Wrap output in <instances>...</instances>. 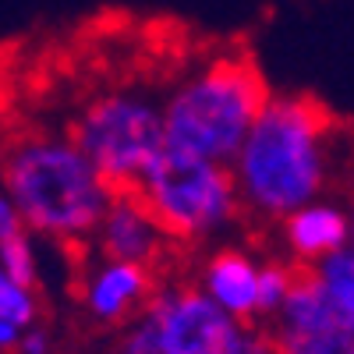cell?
Here are the masks:
<instances>
[{"instance_id": "1", "label": "cell", "mask_w": 354, "mask_h": 354, "mask_svg": "<svg viewBox=\"0 0 354 354\" xmlns=\"http://www.w3.org/2000/svg\"><path fill=\"white\" fill-rule=\"evenodd\" d=\"M333 113L315 96L273 93L248 142L234 160L245 213L287 220L294 209L322 198L330 181Z\"/></svg>"}, {"instance_id": "15", "label": "cell", "mask_w": 354, "mask_h": 354, "mask_svg": "<svg viewBox=\"0 0 354 354\" xmlns=\"http://www.w3.org/2000/svg\"><path fill=\"white\" fill-rule=\"evenodd\" d=\"M113 354H163L153 319L142 312L135 322H128L121 330V337H117V344H113Z\"/></svg>"}, {"instance_id": "8", "label": "cell", "mask_w": 354, "mask_h": 354, "mask_svg": "<svg viewBox=\"0 0 354 354\" xmlns=\"http://www.w3.org/2000/svg\"><path fill=\"white\" fill-rule=\"evenodd\" d=\"M156 270L138 262L100 259L82 280V308L96 326H128L156 298Z\"/></svg>"}, {"instance_id": "4", "label": "cell", "mask_w": 354, "mask_h": 354, "mask_svg": "<svg viewBox=\"0 0 354 354\" xmlns=\"http://www.w3.org/2000/svg\"><path fill=\"white\" fill-rule=\"evenodd\" d=\"M135 195L149 205L170 241L195 245L245 213L234 167L167 149L153 160Z\"/></svg>"}, {"instance_id": "11", "label": "cell", "mask_w": 354, "mask_h": 354, "mask_svg": "<svg viewBox=\"0 0 354 354\" xmlns=\"http://www.w3.org/2000/svg\"><path fill=\"white\" fill-rule=\"evenodd\" d=\"M198 287L209 298L227 308L230 315H238L245 322H259L262 308H259V287H262V262H255L248 252L241 248H220L205 259L202 273H198Z\"/></svg>"}, {"instance_id": "7", "label": "cell", "mask_w": 354, "mask_h": 354, "mask_svg": "<svg viewBox=\"0 0 354 354\" xmlns=\"http://www.w3.org/2000/svg\"><path fill=\"white\" fill-rule=\"evenodd\" d=\"M277 354H354V319L333 301L312 270L298 273L290 298L266 330Z\"/></svg>"}, {"instance_id": "3", "label": "cell", "mask_w": 354, "mask_h": 354, "mask_svg": "<svg viewBox=\"0 0 354 354\" xmlns=\"http://www.w3.org/2000/svg\"><path fill=\"white\" fill-rule=\"evenodd\" d=\"M270 100L273 93L252 53H220L167 96V145L230 167Z\"/></svg>"}, {"instance_id": "9", "label": "cell", "mask_w": 354, "mask_h": 354, "mask_svg": "<svg viewBox=\"0 0 354 354\" xmlns=\"http://www.w3.org/2000/svg\"><path fill=\"white\" fill-rule=\"evenodd\" d=\"M167 230L160 227V220L149 213L135 192H117L113 205L106 209L93 248L100 259H117V262H138V266H153L160 255L167 252Z\"/></svg>"}, {"instance_id": "17", "label": "cell", "mask_w": 354, "mask_h": 354, "mask_svg": "<svg viewBox=\"0 0 354 354\" xmlns=\"http://www.w3.org/2000/svg\"><path fill=\"white\" fill-rule=\"evenodd\" d=\"M351 216H354V202H351Z\"/></svg>"}, {"instance_id": "10", "label": "cell", "mask_w": 354, "mask_h": 354, "mask_svg": "<svg viewBox=\"0 0 354 354\" xmlns=\"http://www.w3.org/2000/svg\"><path fill=\"white\" fill-rule=\"evenodd\" d=\"M283 245L301 270H315L322 259H330L354 245V216L340 202L315 198L283 220Z\"/></svg>"}, {"instance_id": "13", "label": "cell", "mask_w": 354, "mask_h": 354, "mask_svg": "<svg viewBox=\"0 0 354 354\" xmlns=\"http://www.w3.org/2000/svg\"><path fill=\"white\" fill-rule=\"evenodd\" d=\"M0 277L25 287H39V259H36L32 230H21L15 238L0 241Z\"/></svg>"}, {"instance_id": "14", "label": "cell", "mask_w": 354, "mask_h": 354, "mask_svg": "<svg viewBox=\"0 0 354 354\" xmlns=\"http://www.w3.org/2000/svg\"><path fill=\"white\" fill-rule=\"evenodd\" d=\"M312 273L322 280V287L333 294V301L354 319V245L337 252V255H330V259H322Z\"/></svg>"}, {"instance_id": "12", "label": "cell", "mask_w": 354, "mask_h": 354, "mask_svg": "<svg viewBox=\"0 0 354 354\" xmlns=\"http://www.w3.org/2000/svg\"><path fill=\"white\" fill-rule=\"evenodd\" d=\"M43 326V298L39 287H25L0 277V351L15 354L28 330Z\"/></svg>"}, {"instance_id": "16", "label": "cell", "mask_w": 354, "mask_h": 354, "mask_svg": "<svg viewBox=\"0 0 354 354\" xmlns=\"http://www.w3.org/2000/svg\"><path fill=\"white\" fill-rule=\"evenodd\" d=\"M15 354H53V337L46 326H36V330H28L18 344Z\"/></svg>"}, {"instance_id": "2", "label": "cell", "mask_w": 354, "mask_h": 354, "mask_svg": "<svg viewBox=\"0 0 354 354\" xmlns=\"http://www.w3.org/2000/svg\"><path fill=\"white\" fill-rule=\"evenodd\" d=\"M4 195L25 227L61 245H85L113 205L117 192L71 135L32 131L11 142L4 156Z\"/></svg>"}, {"instance_id": "5", "label": "cell", "mask_w": 354, "mask_h": 354, "mask_svg": "<svg viewBox=\"0 0 354 354\" xmlns=\"http://www.w3.org/2000/svg\"><path fill=\"white\" fill-rule=\"evenodd\" d=\"M71 138L113 192H135L153 160L167 149L163 106L131 88L103 93L82 106Z\"/></svg>"}, {"instance_id": "6", "label": "cell", "mask_w": 354, "mask_h": 354, "mask_svg": "<svg viewBox=\"0 0 354 354\" xmlns=\"http://www.w3.org/2000/svg\"><path fill=\"white\" fill-rule=\"evenodd\" d=\"M145 315L163 354H277L270 333L220 308L198 283L160 287Z\"/></svg>"}]
</instances>
